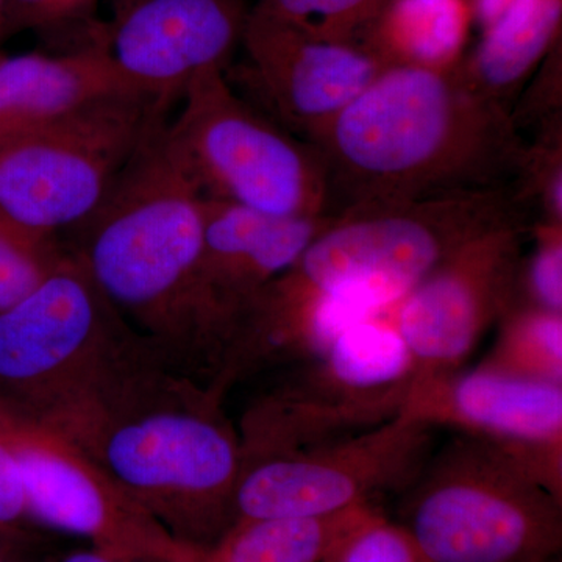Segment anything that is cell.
Segmentation results:
<instances>
[{
	"label": "cell",
	"instance_id": "obj_24",
	"mask_svg": "<svg viewBox=\"0 0 562 562\" xmlns=\"http://www.w3.org/2000/svg\"><path fill=\"white\" fill-rule=\"evenodd\" d=\"M536 222L562 225V121L543 125L525 147L514 181ZM535 222V224H536Z\"/></svg>",
	"mask_w": 562,
	"mask_h": 562
},
{
	"label": "cell",
	"instance_id": "obj_10",
	"mask_svg": "<svg viewBox=\"0 0 562 562\" xmlns=\"http://www.w3.org/2000/svg\"><path fill=\"white\" fill-rule=\"evenodd\" d=\"M0 441L20 462L35 525L128 562H192L205 552L177 541L80 443L5 403Z\"/></svg>",
	"mask_w": 562,
	"mask_h": 562
},
{
	"label": "cell",
	"instance_id": "obj_34",
	"mask_svg": "<svg viewBox=\"0 0 562 562\" xmlns=\"http://www.w3.org/2000/svg\"><path fill=\"white\" fill-rule=\"evenodd\" d=\"M0 541L14 543V546H21V542L14 541L13 538H10L9 535H5V532H2V531H0Z\"/></svg>",
	"mask_w": 562,
	"mask_h": 562
},
{
	"label": "cell",
	"instance_id": "obj_20",
	"mask_svg": "<svg viewBox=\"0 0 562 562\" xmlns=\"http://www.w3.org/2000/svg\"><path fill=\"white\" fill-rule=\"evenodd\" d=\"M375 509L361 505L328 516L235 520L203 558L205 562H324L344 536Z\"/></svg>",
	"mask_w": 562,
	"mask_h": 562
},
{
	"label": "cell",
	"instance_id": "obj_30",
	"mask_svg": "<svg viewBox=\"0 0 562 562\" xmlns=\"http://www.w3.org/2000/svg\"><path fill=\"white\" fill-rule=\"evenodd\" d=\"M512 0H471L473 18L486 29Z\"/></svg>",
	"mask_w": 562,
	"mask_h": 562
},
{
	"label": "cell",
	"instance_id": "obj_9",
	"mask_svg": "<svg viewBox=\"0 0 562 562\" xmlns=\"http://www.w3.org/2000/svg\"><path fill=\"white\" fill-rule=\"evenodd\" d=\"M150 99L99 103L65 120L0 135V220L58 239L90 220L155 122Z\"/></svg>",
	"mask_w": 562,
	"mask_h": 562
},
{
	"label": "cell",
	"instance_id": "obj_32",
	"mask_svg": "<svg viewBox=\"0 0 562 562\" xmlns=\"http://www.w3.org/2000/svg\"><path fill=\"white\" fill-rule=\"evenodd\" d=\"M18 547L14 543L0 541V562H24L18 554Z\"/></svg>",
	"mask_w": 562,
	"mask_h": 562
},
{
	"label": "cell",
	"instance_id": "obj_17",
	"mask_svg": "<svg viewBox=\"0 0 562 562\" xmlns=\"http://www.w3.org/2000/svg\"><path fill=\"white\" fill-rule=\"evenodd\" d=\"M122 98L146 95L122 76L105 36L61 55L0 58V135L65 120Z\"/></svg>",
	"mask_w": 562,
	"mask_h": 562
},
{
	"label": "cell",
	"instance_id": "obj_12",
	"mask_svg": "<svg viewBox=\"0 0 562 562\" xmlns=\"http://www.w3.org/2000/svg\"><path fill=\"white\" fill-rule=\"evenodd\" d=\"M530 222L476 236L428 273L391 312L414 366V383L460 371L492 325L519 301Z\"/></svg>",
	"mask_w": 562,
	"mask_h": 562
},
{
	"label": "cell",
	"instance_id": "obj_16",
	"mask_svg": "<svg viewBox=\"0 0 562 562\" xmlns=\"http://www.w3.org/2000/svg\"><path fill=\"white\" fill-rule=\"evenodd\" d=\"M203 216L199 314L213 384L236 325L265 288L294 266L328 216H268L206 198Z\"/></svg>",
	"mask_w": 562,
	"mask_h": 562
},
{
	"label": "cell",
	"instance_id": "obj_29",
	"mask_svg": "<svg viewBox=\"0 0 562 562\" xmlns=\"http://www.w3.org/2000/svg\"><path fill=\"white\" fill-rule=\"evenodd\" d=\"M33 525L20 462L0 441V531L24 543L31 541Z\"/></svg>",
	"mask_w": 562,
	"mask_h": 562
},
{
	"label": "cell",
	"instance_id": "obj_26",
	"mask_svg": "<svg viewBox=\"0 0 562 562\" xmlns=\"http://www.w3.org/2000/svg\"><path fill=\"white\" fill-rule=\"evenodd\" d=\"M531 238L532 251L520 268L517 302L562 314V225L536 222Z\"/></svg>",
	"mask_w": 562,
	"mask_h": 562
},
{
	"label": "cell",
	"instance_id": "obj_31",
	"mask_svg": "<svg viewBox=\"0 0 562 562\" xmlns=\"http://www.w3.org/2000/svg\"><path fill=\"white\" fill-rule=\"evenodd\" d=\"M52 562H128L125 560H121V558L113 557V554L102 552V550L94 549V547H90V549H80L74 550V552H68L61 554V557L55 558Z\"/></svg>",
	"mask_w": 562,
	"mask_h": 562
},
{
	"label": "cell",
	"instance_id": "obj_28",
	"mask_svg": "<svg viewBox=\"0 0 562 562\" xmlns=\"http://www.w3.org/2000/svg\"><path fill=\"white\" fill-rule=\"evenodd\" d=\"M98 0H7L2 36L22 31H54L91 16Z\"/></svg>",
	"mask_w": 562,
	"mask_h": 562
},
{
	"label": "cell",
	"instance_id": "obj_11",
	"mask_svg": "<svg viewBox=\"0 0 562 562\" xmlns=\"http://www.w3.org/2000/svg\"><path fill=\"white\" fill-rule=\"evenodd\" d=\"M432 431L397 416L350 438L246 462L235 520L328 516L405 492L431 457Z\"/></svg>",
	"mask_w": 562,
	"mask_h": 562
},
{
	"label": "cell",
	"instance_id": "obj_5",
	"mask_svg": "<svg viewBox=\"0 0 562 562\" xmlns=\"http://www.w3.org/2000/svg\"><path fill=\"white\" fill-rule=\"evenodd\" d=\"M403 494L398 524L431 562L560 558L562 501L479 439L457 432Z\"/></svg>",
	"mask_w": 562,
	"mask_h": 562
},
{
	"label": "cell",
	"instance_id": "obj_2",
	"mask_svg": "<svg viewBox=\"0 0 562 562\" xmlns=\"http://www.w3.org/2000/svg\"><path fill=\"white\" fill-rule=\"evenodd\" d=\"M43 422L80 443L184 546L209 550L235 522L239 436L221 398L154 350Z\"/></svg>",
	"mask_w": 562,
	"mask_h": 562
},
{
	"label": "cell",
	"instance_id": "obj_1",
	"mask_svg": "<svg viewBox=\"0 0 562 562\" xmlns=\"http://www.w3.org/2000/svg\"><path fill=\"white\" fill-rule=\"evenodd\" d=\"M310 143L327 172V214L514 184L527 139L512 113L453 68L391 66Z\"/></svg>",
	"mask_w": 562,
	"mask_h": 562
},
{
	"label": "cell",
	"instance_id": "obj_27",
	"mask_svg": "<svg viewBox=\"0 0 562 562\" xmlns=\"http://www.w3.org/2000/svg\"><path fill=\"white\" fill-rule=\"evenodd\" d=\"M561 43L558 41L527 98L514 103L513 122L522 135L525 128L538 132L543 125L561 120Z\"/></svg>",
	"mask_w": 562,
	"mask_h": 562
},
{
	"label": "cell",
	"instance_id": "obj_13",
	"mask_svg": "<svg viewBox=\"0 0 562 562\" xmlns=\"http://www.w3.org/2000/svg\"><path fill=\"white\" fill-rule=\"evenodd\" d=\"M401 416L494 447L562 501V386L460 369L413 383Z\"/></svg>",
	"mask_w": 562,
	"mask_h": 562
},
{
	"label": "cell",
	"instance_id": "obj_8",
	"mask_svg": "<svg viewBox=\"0 0 562 562\" xmlns=\"http://www.w3.org/2000/svg\"><path fill=\"white\" fill-rule=\"evenodd\" d=\"M168 136L203 198L276 217L328 216L319 150L255 109L225 70L198 77Z\"/></svg>",
	"mask_w": 562,
	"mask_h": 562
},
{
	"label": "cell",
	"instance_id": "obj_15",
	"mask_svg": "<svg viewBox=\"0 0 562 562\" xmlns=\"http://www.w3.org/2000/svg\"><path fill=\"white\" fill-rule=\"evenodd\" d=\"M249 13L246 0H125L103 36L128 83L169 110L202 74L232 68Z\"/></svg>",
	"mask_w": 562,
	"mask_h": 562
},
{
	"label": "cell",
	"instance_id": "obj_23",
	"mask_svg": "<svg viewBox=\"0 0 562 562\" xmlns=\"http://www.w3.org/2000/svg\"><path fill=\"white\" fill-rule=\"evenodd\" d=\"M60 239H41L0 220V313L24 301L66 254Z\"/></svg>",
	"mask_w": 562,
	"mask_h": 562
},
{
	"label": "cell",
	"instance_id": "obj_36",
	"mask_svg": "<svg viewBox=\"0 0 562 562\" xmlns=\"http://www.w3.org/2000/svg\"><path fill=\"white\" fill-rule=\"evenodd\" d=\"M203 553H205V552H203ZM192 562H205V558H203V554H202V557L199 558V560H195V561H192Z\"/></svg>",
	"mask_w": 562,
	"mask_h": 562
},
{
	"label": "cell",
	"instance_id": "obj_19",
	"mask_svg": "<svg viewBox=\"0 0 562 562\" xmlns=\"http://www.w3.org/2000/svg\"><path fill=\"white\" fill-rule=\"evenodd\" d=\"M472 20L471 0H391L364 49L387 68L450 69L461 60Z\"/></svg>",
	"mask_w": 562,
	"mask_h": 562
},
{
	"label": "cell",
	"instance_id": "obj_35",
	"mask_svg": "<svg viewBox=\"0 0 562 562\" xmlns=\"http://www.w3.org/2000/svg\"><path fill=\"white\" fill-rule=\"evenodd\" d=\"M124 2L125 0H113V9L116 10L117 7L122 5Z\"/></svg>",
	"mask_w": 562,
	"mask_h": 562
},
{
	"label": "cell",
	"instance_id": "obj_7",
	"mask_svg": "<svg viewBox=\"0 0 562 562\" xmlns=\"http://www.w3.org/2000/svg\"><path fill=\"white\" fill-rule=\"evenodd\" d=\"M413 383L412 357L391 322L353 325L251 403L239 435L243 464L387 424L401 416Z\"/></svg>",
	"mask_w": 562,
	"mask_h": 562
},
{
	"label": "cell",
	"instance_id": "obj_18",
	"mask_svg": "<svg viewBox=\"0 0 562 562\" xmlns=\"http://www.w3.org/2000/svg\"><path fill=\"white\" fill-rule=\"evenodd\" d=\"M562 0H512L453 66L473 91L512 113L520 88L560 41Z\"/></svg>",
	"mask_w": 562,
	"mask_h": 562
},
{
	"label": "cell",
	"instance_id": "obj_25",
	"mask_svg": "<svg viewBox=\"0 0 562 562\" xmlns=\"http://www.w3.org/2000/svg\"><path fill=\"white\" fill-rule=\"evenodd\" d=\"M324 562H431L401 524L379 508L347 532Z\"/></svg>",
	"mask_w": 562,
	"mask_h": 562
},
{
	"label": "cell",
	"instance_id": "obj_3",
	"mask_svg": "<svg viewBox=\"0 0 562 562\" xmlns=\"http://www.w3.org/2000/svg\"><path fill=\"white\" fill-rule=\"evenodd\" d=\"M155 122L70 249L111 305L173 371L209 383L199 314L205 198Z\"/></svg>",
	"mask_w": 562,
	"mask_h": 562
},
{
	"label": "cell",
	"instance_id": "obj_37",
	"mask_svg": "<svg viewBox=\"0 0 562 562\" xmlns=\"http://www.w3.org/2000/svg\"><path fill=\"white\" fill-rule=\"evenodd\" d=\"M546 562H561L560 558H554V560L546 561Z\"/></svg>",
	"mask_w": 562,
	"mask_h": 562
},
{
	"label": "cell",
	"instance_id": "obj_21",
	"mask_svg": "<svg viewBox=\"0 0 562 562\" xmlns=\"http://www.w3.org/2000/svg\"><path fill=\"white\" fill-rule=\"evenodd\" d=\"M497 327L494 346L479 368L562 386V314L516 302Z\"/></svg>",
	"mask_w": 562,
	"mask_h": 562
},
{
	"label": "cell",
	"instance_id": "obj_22",
	"mask_svg": "<svg viewBox=\"0 0 562 562\" xmlns=\"http://www.w3.org/2000/svg\"><path fill=\"white\" fill-rule=\"evenodd\" d=\"M391 0H257L251 10L328 43L364 47Z\"/></svg>",
	"mask_w": 562,
	"mask_h": 562
},
{
	"label": "cell",
	"instance_id": "obj_14",
	"mask_svg": "<svg viewBox=\"0 0 562 562\" xmlns=\"http://www.w3.org/2000/svg\"><path fill=\"white\" fill-rule=\"evenodd\" d=\"M241 47L236 79L251 105L308 143L387 68L364 47L313 38L251 7Z\"/></svg>",
	"mask_w": 562,
	"mask_h": 562
},
{
	"label": "cell",
	"instance_id": "obj_33",
	"mask_svg": "<svg viewBox=\"0 0 562 562\" xmlns=\"http://www.w3.org/2000/svg\"><path fill=\"white\" fill-rule=\"evenodd\" d=\"M7 0H0V36H2L3 16H5Z\"/></svg>",
	"mask_w": 562,
	"mask_h": 562
},
{
	"label": "cell",
	"instance_id": "obj_4",
	"mask_svg": "<svg viewBox=\"0 0 562 562\" xmlns=\"http://www.w3.org/2000/svg\"><path fill=\"white\" fill-rule=\"evenodd\" d=\"M516 222H536L516 184L351 206L328 216L283 277L305 290L371 295L391 310L465 243Z\"/></svg>",
	"mask_w": 562,
	"mask_h": 562
},
{
	"label": "cell",
	"instance_id": "obj_6",
	"mask_svg": "<svg viewBox=\"0 0 562 562\" xmlns=\"http://www.w3.org/2000/svg\"><path fill=\"white\" fill-rule=\"evenodd\" d=\"M147 347L66 250L31 295L0 313V403L49 419L90 397Z\"/></svg>",
	"mask_w": 562,
	"mask_h": 562
}]
</instances>
